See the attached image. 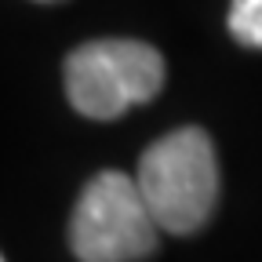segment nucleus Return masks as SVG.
<instances>
[{
    "instance_id": "f257e3e1",
    "label": "nucleus",
    "mask_w": 262,
    "mask_h": 262,
    "mask_svg": "<svg viewBox=\"0 0 262 262\" xmlns=\"http://www.w3.org/2000/svg\"><path fill=\"white\" fill-rule=\"evenodd\" d=\"M135 182L164 233H196L219 204V157L204 127H175L139 160Z\"/></svg>"
},
{
    "instance_id": "f03ea898",
    "label": "nucleus",
    "mask_w": 262,
    "mask_h": 262,
    "mask_svg": "<svg viewBox=\"0 0 262 262\" xmlns=\"http://www.w3.org/2000/svg\"><path fill=\"white\" fill-rule=\"evenodd\" d=\"M157 237L146 196L124 171H98L70 215V248L80 262H142L157 251Z\"/></svg>"
},
{
    "instance_id": "7ed1b4c3",
    "label": "nucleus",
    "mask_w": 262,
    "mask_h": 262,
    "mask_svg": "<svg viewBox=\"0 0 262 262\" xmlns=\"http://www.w3.org/2000/svg\"><path fill=\"white\" fill-rule=\"evenodd\" d=\"M164 88V58L146 40H88L66 55V98L91 120H117Z\"/></svg>"
},
{
    "instance_id": "20e7f679",
    "label": "nucleus",
    "mask_w": 262,
    "mask_h": 262,
    "mask_svg": "<svg viewBox=\"0 0 262 262\" xmlns=\"http://www.w3.org/2000/svg\"><path fill=\"white\" fill-rule=\"evenodd\" d=\"M233 40L244 48H262V11H255L248 0H229V18H226Z\"/></svg>"
},
{
    "instance_id": "39448f33",
    "label": "nucleus",
    "mask_w": 262,
    "mask_h": 262,
    "mask_svg": "<svg viewBox=\"0 0 262 262\" xmlns=\"http://www.w3.org/2000/svg\"><path fill=\"white\" fill-rule=\"evenodd\" d=\"M248 4H251L255 11H262V0H248Z\"/></svg>"
},
{
    "instance_id": "423d86ee",
    "label": "nucleus",
    "mask_w": 262,
    "mask_h": 262,
    "mask_svg": "<svg viewBox=\"0 0 262 262\" xmlns=\"http://www.w3.org/2000/svg\"><path fill=\"white\" fill-rule=\"evenodd\" d=\"M40 4H55V0H40Z\"/></svg>"
}]
</instances>
